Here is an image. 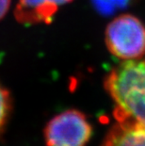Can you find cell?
Masks as SVG:
<instances>
[{
    "instance_id": "cell-1",
    "label": "cell",
    "mask_w": 145,
    "mask_h": 146,
    "mask_svg": "<svg viewBox=\"0 0 145 146\" xmlns=\"http://www.w3.org/2000/svg\"><path fill=\"white\" fill-rule=\"evenodd\" d=\"M105 88L114 102L117 122L145 127V58L123 60L107 74Z\"/></svg>"
},
{
    "instance_id": "cell-2",
    "label": "cell",
    "mask_w": 145,
    "mask_h": 146,
    "mask_svg": "<svg viewBox=\"0 0 145 146\" xmlns=\"http://www.w3.org/2000/svg\"><path fill=\"white\" fill-rule=\"evenodd\" d=\"M105 42L107 50L117 58H141L145 56L144 24L132 14H120L107 25Z\"/></svg>"
},
{
    "instance_id": "cell-3",
    "label": "cell",
    "mask_w": 145,
    "mask_h": 146,
    "mask_svg": "<svg viewBox=\"0 0 145 146\" xmlns=\"http://www.w3.org/2000/svg\"><path fill=\"white\" fill-rule=\"evenodd\" d=\"M91 125L78 110H70L57 115L47 123V146H86L91 137Z\"/></svg>"
},
{
    "instance_id": "cell-4",
    "label": "cell",
    "mask_w": 145,
    "mask_h": 146,
    "mask_svg": "<svg viewBox=\"0 0 145 146\" xmlns=\"http://www.w3.org/2000/svg\"><path fill=\"white\" fill-rule=\"evenodd\" d=\"M73 0H18L14 17L24 25L50 24L58 10Z\"/></svg>"
},
{
    "instance_id": "cell-5",
    "label": "cell",
    "mask_w": 145,
    "mask_h": 146,
    "mask_svg": "<svg viewBox=\"0 0 145 146\" xmlns=\"http://www.w3.org/2000/svg\"><path fill=\"white\" fill-rule=\"evenodd\" d=\"M103 146H145V127L130 122H117Z\"/></svg>"
},
{
    "instance_id": "cell-6",
    "label": "cell",
    "mask_w": 145,
    "mask_h": 146,
    "mask_svg": "<svg viewBox=\"0 0 145 146\" xmlns=\"http://www.w3.org/2000/svg\"><path fill=\"white\" fill-rule=\"evenodd\" d=\"M92 7L98 13L109 16L124 10L131 4L132 0H89Z\"/></svg>"
},
{
    "instance_id": "cell-7",
    "label": "cell",
    "mask_w": 145,
    "mask_h": 146,
    "mask_svg": "<svg viewBox=\"0 0 145 146\" xmlns=\"http://www.w3.org/2000/svg\"><path fill=\"white\" fill-rule=\"evenodd\" d=\"M11 110V96L9 92L0 84V131L7 122Z\"/></svg>"
},
{
    "instance_id": "cell-8",
    "label": "cell",
    "mask_w": 145,
    "mask_h": 146,
    "mask_svg": "<svg viewBox=\"0 0 145 146\" xmlns=\"http://www.w3.org/2000/svg\"><path fill=\"white\" fill-rule=\"evenodd\" d=\"M11 3V0H0V20H2L7 14Z\"/></svg>"
}]
</instances>
